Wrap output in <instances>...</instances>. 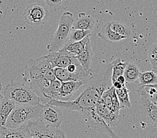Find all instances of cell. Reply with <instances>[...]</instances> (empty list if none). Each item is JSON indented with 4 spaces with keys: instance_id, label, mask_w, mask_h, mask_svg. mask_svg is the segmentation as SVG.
Segmentation results:
<instances>
[{
    "instance_id": "obj_1",
    "label": "cell",
    "mask_w": 157,
    "mask_h": 138,
    "mask_svg": "<svg viewBox=\"0 0 157 138\" xmlns=\"http://www.w3.org/2000/svg\"><path fill=\"white\" fill-rule=\"evenodd\" d=\"M112 65L107 67L104 71L93 74V76L86 84V87L81 94L72 101H61L56 100H48V104L62 108L68 112L82 111L95 108L101 99L103 92L109 88L112 84Z\"/></svg>"
},
{
    "instance_id": "obj_2",
    "label": "cell",
    "mask_w": 157,
    "mask_h": 138,
    "mask_svg": "<svg viewBox=\"0 0 157 138\" xmlns=\"http://www.w3.org/2000/svg\"><path fill=\"white\" fill-rule=\"evenodd\" d=\"M31 61L32 63H29L23 74V80L29 84V87L43 80L52 82L56 79L54 69L45 56Z\"/></svg>"
},
{
    "instance_id": "obj_3",
    "label": "cell",
    "mask_w": 157,
    "mask_h": 138,
    "mask_svg": "<svg viewBox=\"0 0 157 138\" xmlns=\"http://www.w3.org/2000/svg\"><path fill=\"white\" fill-rule=\"evenodd\" d=\"M2 94L3 98L19 105H37L41 101L39 96L29 86L15 82L7 84Z\"/></svg>"
},
{
    "instance_id": "obj_4",
    "label": "cell",
    "mask_w": 157,
    "mask_h": 138,
    "mask_svg": "<svg viewBox=\"0 0 157 138\" xmlns=\"http://www.w3.org/2000/svg\"><path fill=\"white\" fill-rule=\"evenodd\" d=\"M74 21L73 13L69 12L62 13L59 19L56 31L47 45V49L50 53L60 51L68 42Z\"/></svg>"
},
{
    "instance_id": "obj_5",
    "label": "cell",
    "mask_w": 157,
    "mask_h": 138,
    "mask_svg": "<svg viewBox=\"0 0 157 138\" xmlns=\"http://www.w3.org/2000/svg\"><path fill=\"white\" fill-rule=\"evenodd\" d=\"M43 105L41 103L37 105H19L12 111L4 127L10 128H20L28 124L29 122L40 117Z\"/></svg>"
},
{
    "instance_id": "obj_6",
    "label": "cell",
    "mask_w": 157,
    "mask_h": 138,
    "mask_svg": "<svg viewBox=\"0 0 157 138\" xmlns=\"http://www.w3.org/2000/svg\"><path fill=\"white\" fill-rule=\"evenodd\" d=\"M140 96L139 109L143 120L157 128V106L148 98L144 88L140 87L137 90Z\"/></svg>"
},
{
    "instance_id": "obj_7",
    "label": "cell",
    "mask_w": 157,
    "mask_h": 138,
    "mask_svg": "<svg viewBox=\"0 0 157 138\" xmlns=\"http://www.w3.org/2000/svg\"><path fill=\"white\" fill-rule=\"evenodd\" d=\"M48 7L43 3H32L26 6L24 17L26 23L30 25H39L43 23L49 16Z\"/></svg>"
},
{
    "instance_id": "obj_8",
    "label": "cell",
    "mask_w": 157,
    "mask_h": 138,
    "mask_svg": "<svg viewBox=\"0 0 157 138\" xmlns=\"http://www.w3.org/2000/svg\"><path fill=\"white\" fill-rule=\"evenodd\" d=\"M29 132L38 138H66L59 128L45 124L39 118L29 122L27 124Z\"/></svg>"
},
{
    "instance_id": "obj_9",
    "label": "cell",
    "mask_w": 157,
    "mask_h": 138,
    "mask_svg": "<svg viewBox=\"0 0 157 138\" xmlns=\"http://www.w3.org/2000/svg\"><path fill=\"white\" fill-rule=\"evenodd\" d=\"M38 118L45 124L59 128L63 120V115L60 108L46 103L43 105Z\"/></svg>"
},
{
    "instance_id": "obj_10",
    "label": "cell",
    "mask_w": 157,
    "mask_h": 138,
    "mask_svg": "<svg viewBox=\"0 0 157 138\" xmlns=\"http://www.w3.org/2000/svg\"><path fill=\"white\" fill-rule=\"evenodd\" d=\"M50 61L52 68H63L66 69L70 65L77 61L76 56L71 54L66 51L62 49L57 52H52L45 55Z\"/></svg>"
},
{
    "instance_id": "obj_11",
    "label": "cell",
    "mask_w": 157,
    "mask_h": 138,
    "mask_svg": "<svg viewBox=\"0 0 157 138\" xmlns=\"http://www.w3.org/2000/svg\"><path fill=\"white\" fill-rule=\"evenodd\" d=\"M96 110L110 128L118 126L121 123L120 114L114 113L110 109H108L101 99L96 104Z\"/></svg>"
},
{
    "instance_id": "obj_12",
    "label": "cell",
    "mask_w": 157,
    "mask_h": 138,
    "mask_svg": "<svg viewBox=\"0 0 157 138\" xmlns=\"http://www.w3.org/2000/svg\"><path fill=\"white\" fill-rule=\"evenodd\" d=\"M101 100L105 104L108 109L114 113L119 114L121 107L120 105L117 93H116V89L113 86L103 92L101 96Z\"/></svg>"
},
{
    "instance_id": "obj_13",
    "label": "cell",
    "mask_w": 157,
    "mask_h": 138,
    "mask_svg": "<svg viewBox=\"0 0 157 138\" xmlns=\"http://www.w3.org/2000/svg\"><path fill=\"white\" fill-rule=\"evenodd\" d=\"M86 84L83 82L67 81L63 82L59 90V100L61 101H68L77 90L82 86Z\"/></svg>"
},
{
    "instance_id": "obj_14",
    "label": "cell",
    "mask_w": 157,
    "mask_h": 138,
    "mask_svg": "<svg viewBox=\"0 0 157 138\" xmlns=\"http://www.w3.org/2000/svg\"><path fill=\"white\" fill-rule=\"evenodd\" d=\"M29 136L30 132L27 124L16 128L0 126V138H29Z\"/></svg>"
},
{
    "instance_id": "obj_15",
    "label": "cell",
    "mask_w": 157,
    "mask_h": 138,
    "mask_svg": "<svg viewBox=\"0 0 157 138\" xmlns=\"http://www.w3.org/2000/svg\"><path fill=\"white\" fill-rule=\"evenodd\" d=\"M93 55H94V52L92 47V42L91 40H90L84 50L80 53L76 55L78 61L86 73L92 72L90 65L93 58Z\"/></svg>"
},
{
    "instance_id": "obj_16",
    "label": "cell",
    "mask_w": 157,
    "mask_h": 138,
    "mask_svg": "<svg viewBox=\"0 0 157 138\" xmlns=\"http://www.w3.org/2000/svg\"><path fill=\"white\" fill-rule=\"evenodd\" d=\"M95 21L90 16L84 12H80L78 17L74 19L72 24V29L92 31L94 29Z\"/></svg>"
},
{
    "instance_id": "obj_17",
    "label": "cell",
    "mask_w": 157,
    "mask_h": 138,
    "mask_svg": "<svg viewBox=\"0 0 157 138\" xmlns=\"http://www.w3.org/2000/svg\"><path fill=\"white\" fill-rule=\"evenodd\" d=\"M16 104L11 100L3 98L0 100V126H5L10 115Z\"/></svg>"
},
{
    "instance_id": "obj_18",
    "label": "cell",
    "mask_w": 157,
    "mask_h": 138,
    "mask_svg": "<svg viewBox=\"0 0 157 138\" xmlns=\"http://www.w3.org/2000/svg\"><path fill=\"white\" fill-rule=\"evenodd\" d=\"M98 36L101 39L110 43H117L126 39L124 37L119 35L117 33L112 30L109 22H108L103 26L102 29L98 33Z\"/></svg>"
},
{
    "instance_id": "obj_19",
    "label": "cell",
    "mask_w": 157,
    "mask_h": 138,
    "mask_svg": "<svg viewBox=\"0 0 157 138\" xmlns=\"http://www.w3.org/2000/svg\"><path fill=\"white\" fill-rule=\"evenodd\" d=\"M90 37L91 35L87 36L86 38L80 41L68 43L64 47H63L62 49L65 50L67 52H68V53L73 54L76 56L79 53H80L81 52L84 50V48H85L86 45L89 41L91 40Z\"/></svg>"
},
{
    "instance_id": "obj_20",
    "label": "cell",
    "mask_w": 157,
    "mask_h": 138,
    "mask_svg": "<svg viewBox=\"0 0 157 138\" xmlns=\"http://www.w3.org/2000/svg\"><path fill=\"white\" fill-rule=\"evenodd\" d=\"M62 83L58 80L56 79L51 82L49 87L47 88L43 92L42 94L45 98L52 100H59V90H60Z\"/></svg>"
},
{
    "instance_id": "obj_21",
    "label": "cell",
    "mask_w": 157,
    "mask_h": 138,
    "mask_svg": "<svg viewBox=\"0 0 157 138\" xmlns=\"http://www.w3.org/2000/svg\"><path fill=\"white\" fill-rule=\"evenodd\" d=\"M140 74V69L136 63L127 62L123 76L128 83H133L138 79Z\"/></svg>"
},
{
    "instance_id": "obj_22",
    "label": "cell",
    "mask_w": 157,
    "mask_h": 138,
    "mask_svg": "<svg viewBox=\"0 0 157 138\" xmlns=\"http://www.w3.org/2000/svg\"><path fill=\"white\" fill-rule=\"evenodd\" d=\"M127 62H122L121 59L117 58L113 61L111 63L112 65V76H111V81L112 84L117 80V78L122 76L124 74V69Z\"/></svg>"
},
{
    "instance_id": "obj_23",
    "label": "cell",
    "mask_w": 157,
    "mask_h": 138,
    "mask_svg": "<svg viewBox=\"0 0 157 138\" xmlns=\"http://www.w3.org/2000/svg\"><path fill=\"white\" fill-rule=\"evenodd\" d=\"M112 30L117 33L119 35L124 37L125 38H130L131 36V31L128 26L122 22L113 21L109 22Z\"/></svg>"
},
{
    "instance_id": "obj_24",
    "label": "cell",
    "mask_w": 157,
    "mask_h": 138,
    "mask_svg": "<svg viewBox=\"0 0 157 138\" xmlns=\"http://www.w3.org/2000/svg\"><path fill=\"white\" fill-rule=\"evenodd\" d=\"M116 93L121 108H130L131 107V102L129 98V90L126 86H124L122 88L117 89Z\"/></svg>"
},
{
    "instance_id": "obj_25",
    "label": "cell",
    "mask_w": 157,
    "mask_h": 138,
    "mask_svg": "<svg viewBox=\"0 0 157 138\" xmlns=\"http://www.w3.org/2000/svg\"><path fill=\"white\" fill-rule=\"evenodd\" d=\"M138 80L140 87L155 84L157 83V74L153 70L140 73Z\"/></svg>"
},
{
    "instance_id": "obj_26",
    "label": "cell",
    "mask_w": 157,
    "mask_h": 138,
    "mask_svg": "<svg viewBox=\"0 0 157 138\" xmlns=\"http://www.w3.org/2000/svg\"><path fill=\"white\" fill-rule=\"evenodd\" d=\"M46 5L55 12L66 10L70 3V0H44Z\"/></svg>"
},
{
    "instance_id": "obj_27",
    "label": "cell",
    "mask_w": 157,
    "mask_h": 138,
    "mask_svg": "<svg viewBox=\"0 0 157 138\" xmlns=\"http://www.w3.org/2000/svg\"><path fill=\"white\" fill-rule=\"evenodd\" d=\"M92 31L89 30H80V29H72L71 31L69 41L68 43H74L80 41L86 38L87 36L91 35Z\"/></svg>"
},
{
    "instance_id": "obj_28",
    "label": "cell",
    "mask_w": 157,
    "mask_h": 138,
    "mask_svg": "<svg viewBox=\"0 0 157 138\" xmlns=\"http://www.w3.org/2000/svg\"><path fill=\"white\" fill-rule=\"evenodd\" d=\"M148 58L152 66L157 62V43H155L150 47L148 52Z\"/></svg>"
},
{
    "instance_id": "obj_29",
    "label": "cell",
    "mask_w": 157,
    "mask_h": 138,
    "mask_svg": "<svg viewBox=\"0 0 157 138\" xmlns=\"http://www.w3.org/2000/svg\"><path fill=\"white\" fill-rule=\"evenodd\" d=\"M144 90L147 92L148 98L151 101L157 106V88L152 87H143Z\"/></svg>"
},
{
    "instance_id": "obj_30",
    "label": "cell",
    "mask_w": 157,
    "mask_h": 138,
    "mask_svg": "<svg viewBox=\"0 0 157 138\" xmlns=\"http://www.w3.org/2000/svg\"><path fill=\"white\" fill-rule=\"evenodd\" d=\"M112 85H113V87L117 90V89H120V88H122L124 86H125V84H122L120 83H118V81H115L114 83H113V84H112Z\"/></svg>"
},
{
    "instance_id": "obj_31",
    "label": "cell",
    "mask_w": 157,
    "mask_h": 138,
    "mask_svg": "<svg viewBox=\"0 0 157 138\" xmlns=\"http://www.w3.org/2000/svg\"><path fill=\"white\" fill-rule=\"evenodd\" d=\"M116 81H118V83H120L121 84H125V82H126V79H125V78H124V76H119L118 78H117V80H116Z\"/></svg>"
},
{
    "instance_id": "obj_32",
    "label": "cell",
    "mask_w": 157,
    "mask_h": 138,
    "mask_svg": "<svg viewBox=\"0 0 157 138\" xmlns=\"http://www.w3.org/2000/svg\"><path fill=\"white\" fill-rule=\"evenodd\" d=\"M152 68L153 71H154L157 74V62L156 63V64L154 66H152Z\"/></svg>"
},
{
    "instance_id": "obj_33",
    "label": "cell",
    "mask_w": 157,
    "mask_h": 138,
    "mask_svg": "<svg viewBox=\"0 0 157 138\" xmlns=\"http://www.w3.org/2000/svg\"><path fill=\"white\" fill-rule=\"evenodd\" d=\"M29 138H38V137H37V136L35 135V134L30 133V136H29Z\"/></svg>"
},
{
    "instance_id": "obj_34",
    "label": "cell",
    "mask_w": 157,
    "mask_h": 138,
    "mask_svg": "<svg viewBox=\"0 0 157 138\" xmlns=\"http://www.w3.org/2000/svg\"><path fill=\"white\" fill-rule=\"evenodd\" d=\"M149 87H154V88H157V83L155 84H152V85H150Z\"/></svg>"
},
{
    "instance_id": "obj_35",
    "label": "cell",
    "mask_w": 157,
    "mask_h": 138,
    "mask_svg": "<svg viewBox=\"0 0 157 138\" xmlns=\"http://www.w3.org/2000/svg\"><path fill=\"white\" fill-rule=\"evenodd\" d=\"M2 88H3V86H2V83L1 80H0V91L2 90Z\"/></svg>"
},
{
    "instance_id": "obj_36",
    "label": "cell",
    "mask_w": 157,
    "mask_h": 138,
    "mask_svg": "<svg viewBox=\"0 0 157 138\" xmlns=\"http://www.w3.org/2000/svg\"><path fill=\"white\" fill-rule=\"evenodd\" d=\"M3 98V96H2V94H1V93H0V100H1V99Z\"/></svg>"
}]
</instances>
